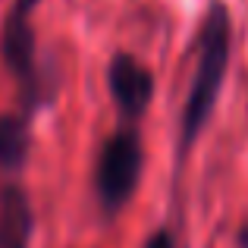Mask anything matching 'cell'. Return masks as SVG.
<instances>
[{"mask_svg": "<svg viewBox=\"0 0 248 248\" xmlns=\"http://www.w3.org/2000/svg\"><path fill=\"white\" fill-rule=\"evenodd\" d=\"M232 57V16L223 0H211L195 35V73L179 113V154L186 157L217 110Z\"/></svg>", "mask_w": 248, "mask_h": 248, "instance_id": "cell-1", "label": "cell"}, {"mask_svg": "<svg viewBox=\"0 0 248 248\" xmlns=\"http://www.w3.org/2000/svg\"><path fill=\"white\" fill-rule=\"evenodd\" d=\"M145 148L132 123H123L101 141L94 157V195L104 214H120L141 182Z\"/></svg>", "mask_w": 248, "mask_h": 248, "instance_id": "cell-2", "label": "cell"}, {"mask_svg": "<svg viewBox=\"0 0 248 248\" xmlns=\"http://www.w3.org/2000/svg\"><path fill=\"white\" fill-rule=\"evenodd\" d=\"M35 10L38 0H13V6L3 16V25H0V57L16 76L29 113L38 104H44V94H47V82L38 66V38L35 25H31Z\"/></svg>", "mask_w": 248, "mask_h": 248, "instance_id": "cell-3", "label": "cell"}, {"mask_svg": "<svg viewBox=\"0 0 248 248\" xmlns=\"http://www.w3.org/2000/svg\"><path fill=\"white\" fill-rule=\"evenodd\" d=\"M107 88H110V97L116 101V107H120L123 120L135 123L151 107L157 82H154V73L139 57H132L129 50H120L107 63Z\"/></svg>", "mask_w": 248, "mask_h": 248, "instance_id": "cell-4", "label": "cell"}, {"mask_svg": "<svg viewBox=\"0 0 248 248\" xmlns=\"http://www.w3.org/2000/svg\"><path fill=\"white\" fill-rule=\"evenodd\" d=\"M35 230V211L22 186H0V248H29Z\"/></svg>", "mask_w": 248, "mask_h": 248, "instance_id": "cell-5", "label": "cell"}, {"mask_svg": "<svg viewBox=\"0 0 248 248\" xmlns=\"http://www.w3.org/2000/svg\"><path fill=\"white\" fill-rule=\"evenodd\" d=\"M31 148V113H0V173H19Z\"/></svg>", "mask_w": 248, "mask_h": 248, "instance_id": "cell-6", "label": "cell"}, {"mask_svg": "<svg viewBox=\"0 0 248 248\" xmlns=\"http://www.w3.org/2000/svg\"><path fill=\"white\" fill-rule=\"evenodd\" d=\"M145 248H176V239H173V232H170V230H157V232L148 236Z\"/></svg>", "mask_w": 248, "mask_h": 248, "instance_id": "cell-7", "label": "cell"}]
</instances>
